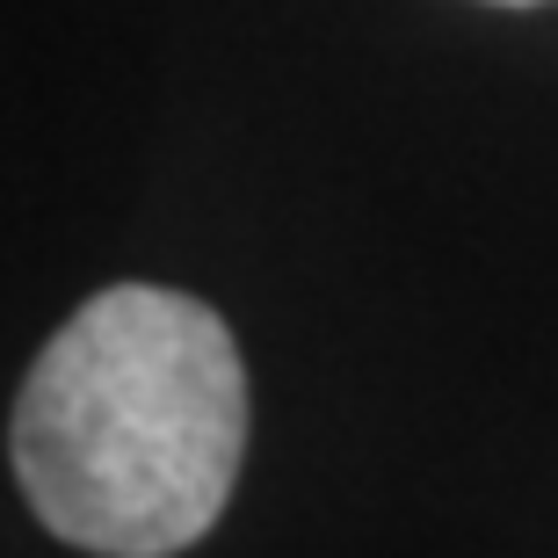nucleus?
<instances>
[{
	"instance_id": "1",
	"label": "nucleus",
	"mask_w": 558,
	"mask_h": 558,
	"mask_svg": "<svg viewBox=\"0 0 558 558\" xmlns=\"http://www.w3.org/2000/svg\"><path fill=\"white\" fill-rule=\"evenodd\" d=\"M8 457L37 522L95 558H174L226 515L247 371L204 298L95 290L22 377Z\"/></svg>"
},
{
	"instance_id": "2",
	"label": "nucleus",
	"mask_w": 558,
	"mask_h": 558,
	"mask_svg": "<svg viewBox=\"0 0 558 558\" xmlns=\"http://www.w3.org/2000/svg\"><path fill=\"white\" fill-rule=\"evenodd\" d=\"M494 8H537V0H494Z\"/></svg>"
}]
</instances>
